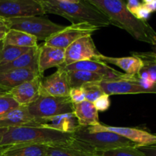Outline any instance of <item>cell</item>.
<instances>
[{
  "label": "cell",
  "instance_id": "6da1fadb",
  "mask_svg": "<svg viewBox=\"0 0 156 156\" xmlns=\"http://www.w3.org/2000/svg\"><path fill=\"white\" fill-rule=\"evenodd\" d=\"M105 14L111 24L125 30L133 38L156 46V32L145 21L137 19L128 11L127 0H86Z\"/></svg>",
  "mask_w": 156,
  "mask_h": 156
},
{
  "label": "cell",
  "instance_id": "7a4b0ae2",
  "mask_svg": "<svg viewBox=\"0 0 156 156\" xmlns=\"http://www.w3.org/2000/svg\"><path fill=\"white\" fill-rule=\"evenodd\" d=\"M46 14L59 15L72 24H88L94 27H108L109 18L86 0L77 2H63L57 0H41Z\"/></svg>",
  "mask_w": 156,
  "mask_h": 156
},
{
  "label": "cell",
  "instance_id": "3957f363",
  "mask_svg": "<svg viewBox=\"0 0 156 156\" xmlns=\"http://www.w3.org/2000/svg\"><path fill=\"white\" fill-rule=\"evenodd\" d=\"M73 140V133L48 128L24 126L9 128L0 142V147L21 144H43L52 146L66 144Z\"/></svg>",
  "mask_w": 156,
  "mask_h": 156
},
{
  "label": "cell",
  "instance_id": "277c9868",
  "mask_svg": "<svg viewBox=\"0 0 156 156\" xmlns=\"http://www.w3.org/2000/svg\"><path fill=\"white\" fill-rule=\"evenodd\" d=\"M73 138L93 152H102L123 146H136L130 140L110 131L90 132L88 126H80L73 133Z\"/></svg>",
  "mask_w": 156,
  "mask_h": 156
},
{
  "label": "cell",
  "instance_id": "5b68a950",
  "mask_svg": "<svg viewBox=\"0 0 156 156\" xmlns=\"http://www.w3.org/2000/svg\"><path fill=\"white\" fill-rule=\"evenodd\" d=\"M9 29L21 30L35 37L37 41H44L60 30L66 26L57 24L42 16H28L3 20Z\"/></svg>",
  "mask_w": 156,
  "mask_h": 156
},
{
  "label": "cell",
  "instance_id": "8992f818",
  "mask_svg": "<svg viewBox=\"0 0 156 156\" xmlns=\"http://www.w3.org/2000/svg\"><path fill=\"white\" fill-rule=\"evenodd\" d=\"M27 109L34 118H44L73 113V103L69 97H54L41 94L36 101L27 106Z\"/></svg>",
  "mask_w": 156,
  "mask_h": 156
},
{
  "label": "cell",
  "instance_id": "52a82bcc",
  "mask_svg": "<svg viewBox=\"0 0 156 156\" xmlns=\"http://www.w3.org/2000/svg\"><path fill=\"white\" fill-rule=\"evenodd\" d=\"M41 0H0V19L42 16L45 15Z\"/></svg>",
  "mask_w": 156,
  "mask_h": 156
},
{
  "label": "cell",
  "instance_id": "ba28073f",
  "mask_svg": "<svg viewBox=\"0 0 156 156\" xmlns=\"http://www.w3.org/2000/svg\"><path fill=\"white\" fill-rule=\"evenodd\" d=\"M99 28L88 24H72L46 40L44 44L66 50L70 44L86 35H91Z\"/></svg>",
  "mask_w": 156,
  "mask_h": 156
},
{
  "label": "cell",
  "instance_id": "9c48e42d",
  "mask_svg": "<svg viewBox=\"0 0 156 156\" xmlns=\"http://www.w3.org/2000/svg\"><path fill=\"white\" fill-rule=\"evenodd\" d=\"M100 54L96 48L91 35H86L70 44L65 50L63 66H68L81 61L96 59Z\"/></svg>",
  "mask_w": 156,
  "mask_h": 156
},
{
  "label": "cell",
  "instance_id": "30bf717a",
  "mask_svg": "<svg viewBox=\"0 0 156 156\" xmlns=\"http://www.w3.org/2000/svg\"><path fill=\"white\" fill-rule=\"evenodd\" d=\"M90 132H100V131H110L127 140L136 144V146H148L156 144V135L138 128L122 127V126H112L99 123L94 126H88Z\"/></svg>",
  "mask_w": 156,
  "mask_h": 156
},
{
  "label": "cell",
  "instance_id": "8fae6325",
  "mask_svg": "<svg viewBox=\"0 0 156 156\" xmlns=\"http://www.w3.org/2000/svg\"><path fill=\"white\" fill-rule=\"evenodd\" d=\"M70 88L67 73L62 66L59 67L56 73L41 77V94L54 97H69Z\"/></svg>",
  "mask_w": 156,
  "mask_h": 156
},
{
  "label": "cell",
  "instance_id": "7c38bea8",
  "mask_svg": "<svg viewBox=\"0 0 156 156\" xmlns=\"http://www.w3.org/2000/svg\"><path fill=\"white\" fill-rule=\"evenodd\" d=\"M27 126L44 127L60 132L73 133L79 125L76 116L73 112L44 118H35Z\"/></svg>",
  "mask_w": 156,
  "mask_h": 156
},
{
  "label": "cell",
  "instance_id": "4fadbf2b",
  "mask_svg": "<svg viewBox=\"0 0 156 156\" xmlns=\"http://www.w3.org/2000/svg\"><path fill=\"white\" fill-rule=\"evenodd\" d=\"M66 72L73 71V70H82V71L91 72L97 73L104 76L105 81H114L120 79L124 76L125 73H122L112 67L109 66L108 64L97 59H89V60L81 61L75 62L68 66H62Z\"/></svg>",
  "mask_w": 156,
  "mask_h": 156
},
{
  "label": "cell",
  "instance_id": "5bb4252c",
  "mask_svg": "<svg viewBox=\"0 0 156 156\" xmlns=\"http://www.w3.org/2000/svg\"><path fill=\"white\" fill-rule=\"evenodd\" d=\"M43 76H39L12 88L9 94L20 106H28L37 100L41 95V81Z\"/></svg>",
  "mask_w": 156,
  "mask_h": 156
},
{
  "label": "cell",
  "instance_id": "9a60e30c",
  "mask_svg": "<svg viewBox=\"0 0 156 156\" xmlns=\"http://www.w3.org/2000/svg\"><path fill=\"white\" fill-rule=\"evenodd\" d=\"M65 61V50L50 46H39L38 53V70L41 76L48 69L62 66Z\"/></svg>",
  "mask_w": 156,
  "mask_h": 156
},
{
  "label": "cell",
  "instance_id": "2e32d148",
  "mask_svg": "<svg viewBox=\"0 0 156 156\" xmlns=\"http://www.w3.org/2000/svg\"><path fill=\"white\" fill-rule=\"evenodd\" d=\"M41 76L38 72L30 69H18L0 73V90L8 92L20 84Z\"/></svg>",
  "mask_w": 156,
  "mask_h": 156
},
{
  "label": "cell",
  "instance_id": "e0dca14e",
  "mask_svg": "<svg viewBox=\"0 0 156 156\" xmlns=\"http://www.w3.org/2000/svg\"><path fill=\"white\" fill-rule=\"evenodd\" d=\"M38 53H39V46L30 48L27 52L18 56L15 60L0 65V73H5V72L18 69H30L39 73Z\"/></svg>",
  "mask_w": 156,
  "mask_h": 156
},
{
  "label": "cell",
  "instance_id": "ac0fdd59",
  "mask_svg": "<svg viewBox=\"0 0 156 156\" xmlns=\"http://www.w3.org/2000/svg\"><path fill=\"white\" fill-rule=\"evenodd\" d=\"M96 59L107 64L117 66L125 72V74L129 76H137L143 67V61L135 56L126 57H111L100 53Z\"/></svg>",
  "mask_w": 156,
  "mask_h": 156
},
{
  "label": "cell",
  "instance_id": "d6986e66",
  "mask_svg": "<svg viewBox=\"0 0 156 156\" xmlns=\"http://www.w3.org/2000/svg\"><path fill=\"white\" fill-rule=\"evenodd\" d=\"M27 106H18L0 117V128L29 126L34 120Z\"/></svg>",
  "mask_w": 156,
  "mask_h": 156
},
{
  "label": "cell",
  "instance_id": "ffe728a7",
  "mask_svg": "<svg viewBox=\"0 0 156 156\" xmlns=\"http://www.w3.org/2000/svg\"><path fill=\"white\" fill-rule=\"evenodd\" d=\"M73 114L80 126H91L99 124L98 111L92 102L85 100L78 104H73Z\"/></svg>",
  "mask_w": 156,
  "mask_h": 156
},
{
  "label": "cell",
  "instance_id": "44dd1931",
  "mask_svg": "<svg viewBox=\"0 0 156 156\" xmlns=\"http://www.w3.org/2000/svg\"><path fill=\"white\" fill-rule=\"evenodd\" d=\"M46 156H95V152L74 140L66 144L49 146Z\"/></svg>",
  "mask_w": 156,
  "mask_h": 156
},
{
  "label": "cell",
  "instance_id": "7402d4cb",
  "mask_svg": "<svg viewBox=\"0 0 156 156\" xmlns=\"http://www.w3.org/2000/svg\"><path fill=\"white\" fill-rule=\"evenodd\" d=\"M49 146L43 144H21L7 146L5 156H46Z\"/></svg>",
  "mask_w": 156,
  "mask_h": 156
},
{
  "label": "cell",
  "instance_id": "603a6c76",
  "mask_svg": "<svg viewBox=\"0 0 156 156\" xmlns=\"http://www.w3.org/2000/svg\"><path fill=\"white\" fill-rule=\"evenodd\" d=\"M37 39L35 37L29 34L21 31V30L9 29L6 32L2 43L6 45L32 48V47H37Z\"/></svg>",
  "mask_w": 156,
  "mask_h": 156
},
{
  "label": "cell",
  "instance_id": "cb8c5ba5",
  "mask_svg": "<svg viewBox=\"0 0 156 156\" xmlns=\"http://www.w3.org/2000/svg\"><path fill=\"white\" fill-rule=\"evenodd\" d=\"M67 73L69 84L70 88L82 87V85L91 82H99L105 81V78L97 73L91 72L82 71V70H73Z\"/></svg>",
  "mask_w": 156,
  "mask_h": 156
},
{
  "label": "cell",
  "instance_id": "d4e9b609",
  "mask_svg": "<svg viewBox=\"0 0 156 156\" xmlns=\"http://www.w3.org/2000/svg\"><path fill=\"white\" fill-rule=\"evenodd\" d=\"M29 49L30 48L6 45L3 44L2 41H0V65L15 60L18 56L27 52Z\"/></svg>",
  "mask_w": 156,
  "mask_h": 156
},
{
  "label": "cell",
  "instance_id": "484cf974",
  "mask_svg": "<svg viewBox=\"0 0 156 156\" xmlns=\"http://www.w3.org/2000/svg\"><path fill=\"white\" fill-rule=\"evenodd\" d=\"M95 154L103 156H146L136 146H123Z\"/></svg>",
  "mask_w": 156,
  "mask_h": 156
},
{
  "label": "cell",
  "instance_id": "4316f807",
  "mask_svg": "<svg viewBox=\"0 0 156 156\" xmlns=\"http://www.w3.org/2000/svg\"><path fill=\"white\" fill-rule=\"evenodd\" d=\"M141 60L143 62V67L137 76L140 79L149 80L156 83V61L147 59Z\"/></svg>",
  "mask_w": 156,
  "mask_h": 156
},
{
  "label": "cell",
  "instance_id": "83f0119b",
  "mask_svg": "<svg viewBox=\"0 0 156 156\" xmlns=\"http://www.w3.org/2000/svg\"><path fill=\"white\" fill-rule=\"evenodd\" d=\"M99 82H91L82 85V88L85 93V100L93 103L102 94H105L101 87L99 85Z\"/></svg>",
  "mask_w": 156,
  "mask_h": 156
},
{
  "label": "cell",
  "instance_id": "f1b7e54d",
  "mask_svg": "<svg viewBox=\"0 0 156 156\" xmlns=\"http://www.w3.org/2000/svg\"><path fill=\"white\" fill-rule=\"evenodd\" d=\"M18 106L20 105L15 101L9 93H6L4 95L0 96V117L18 108Z\"/></svg>",
  "mask_w": 156,
  "mask_h": 156
},
{
  "label": "cell",
  "instance_id": "f546056e",
  "mask_svg": "<svg viewBox=\"0 0 156 156\" xmlns=\"http://www.w3.org/2000/svg\"><path fill=\"white\" fill-rule=\"evenodd\" d=\"M94 107L98 111H106L109 109L111 106V100H110V95L107 94H102L94 102H93Z\"/></svg>",
  "mask_w": 156,
  "mask_h": 156
},
{
  "label": "cell",
  "instance_id": "4dcf8cb0",
  "mask_svg": "<svg viewBox=\"0 0 156 156\" xmlns=\"http://www.w3.org/2000/svg\"><path fill=\"white\" fill-rule=\"evenodd\" d=\"M70 100L73 104H78L82 102L85 100V93L82 87H76V88H71L69 94Z\"/></svg>",
  "mask_w": 156,
  "mask_h": 156
},
{
  "label": "cell",
  "instance_id": "1f68e13d",
  "mask_svg": "<svg viewBox=\"0 0 156 156\" xmlns=\"http://www.w3.org/2000/svg\"><path fill=\"white\" fill-rule=\"evenodd\" d=\"M151 12L149 10V9L146 8V6L143 3H141L140 6L137 8L133 12L132 15H133L135 18H136L137 19L141 20V21H147L148 18L150 17Z\"/></svg>",
  "mask_w": 156,
  "mask_h": 156
},
{
  "label": "cell",
  "instance_id": "d6a6232c",
  "mask_svg": "<svg viewBox=\"0 0 156 156\" xmlns=\"http://www.w3.org/2000/svg\"><path fill=\"white\" fill-rule=\"evenodd\" d=\"M152 52H131L132 56H135L140 59H147L156 61V46H153Z\"/></svg>",
  "mask_w": 156,
  "mask_h": 156
},
{
  "label": "cell",
  "instance_id": "836d02e7",
  "mask_svg": "<svg viewBox=\"0 0 156 156\" xmlns=\"http://www.w3.org/2000/svg\"><path fill=\"white\" fill-rule=\"evenodd\" d=\"M146 156H156V144L136 146Z\"/></svg>",
  "mask_w": 156,
  "mask_h": 156
},
{
  "label": "cell",
  "instance_id": "e575fe53",
  "mask_svg": "<svg viewBox=\"0 0 156 156\" xmlns=\"http://www.w3.org/2000/svg\"><path fill=\"white\" fill-rule=\"evenodd\" d=\"M141 5L140 0H127L126 1V7H127L128 11L130 12L131 14L133 13L135 9H136L139 6Z\"/></svg>",
  "mask_w": 156,
  "mask_h": 156
},
{
  "label": "cell",
  "instance_id": "d590c367",
  "mask_svg": "<svg viewBox=\"0 0 156 156\" xmlns=\"http://www.w3.org/2000/svg\"><path fill=\"white\" fill-rule=\"evenodd\" d=\"M143 4H144V3H143ZM144 5L146 6V8L150 11L151 13L156 12V0L151 2L150 3H147V4Z\"/></svg>",
  "mask_w": 156,
  "mask_h": 156
},
{
  "label": "cell",
  "instance_id": "8d00e7d4",
  "mask_svg": "<svg viewBox=\"0 0 156 156\" xmlns=\"http://www.w3.org/2000/svg\"><path fill=\"white\" fill-rule=\"evenodd\" d=\"M9 29L6 27V25L5 24L4 21L3 20H0V31H4L7 32Z\"/></svg>",
  "mask_w": 156,
  "mask_h": 156
},
{
  "label": "cell",
  "instance_id": "74e56055",
  "mask_svg": "<svg viewBox=\"0 0 156 156\" xmlns=\"http://www.w3.org/2000/svg\"><path fill=\"white\" fill-rule=\"evenodd\" d=\"M7 130H8V128H0V142H1L4 134L7 132Z\"/></svg>",
  "mask_w": 156,
  "mask_h": 156
},
{
  "label": "cell",
  "instance_id": "f35d334b",
  "mask_svg": "<svg viewBox=\"0 0 156 156\" xmlns=\"http://www.w3.org/2000/svg\"><path fill=\"white\" fill-rule=\"evenodd\" d=\"M59 2H77L79 0H57Z\"/></svg>",
  "mask_w": 156,
  "mask_h": 156
},
{
  "label": "cell",
  "instance_id": "ab89813d",
  "mask_svg": "<svg viewBox=\"0 0 156 156\" xmlns=\"http://www.w3.org/2000/svg\"><path fill=\"white\" fill-rule=\"evenodd\" d=\"M5 34H6V32L0 31V41H3V39H4L5 36Z\"/></svg>",
  "mask_w": 156,
  "mask_h": 156
},
{
  "label": "cell",
  "instance_id": "60d3db41",
  "mask_svg": "<svg viewBox=\"0 0 156 156\" xmlns=\"http://www.w3.org/2000/svg\"><path fill=\"white\" fill-rule=\"evenodd\" d=\"M6 147H7V146H3V147H0V155H1V154H2L3 152H4V151L5 150Z\"/></svg>",
  "mask_w": 156,
  "mask_h": 156
},
{
  "label": "cell",
  "instance_id": "b9f144b4",
  "mask_svg": "<svg viewBox=\"0 0 156 156\" xmlns=\"http://www.w3.org/2000/svg\"><path fill=\"white\" fill-rule=\"evenodd\" d=\"M143 1L144 4H147V3H150L151 2L154 1V0H143Z\"/></svg>",
  "mask_w": 156,
  "mask_h": 156
},
{
  "label": "cell",
  "instance_id": "7bdbcfd3",
  "mask_svg": "<svg viewBox=\"0 0 156 156\" xmlns=\"http://www.w3.org/2000/svg\"><path fill=\"white\" fill-rule=\"evenodd\" d=\"M7 92H3V91H0V96H2L4 95L5 94H6Z\"/></svg>",
  "mask_w": 156,
  "mask_h": 156
},
{
  "label": "cell",
  "instance_id": "ee69618b",
  "mask_svg": "<svg viewBox=\"0 0 156 156\" xmlns=\"http://www.w3.org/2000/svg\"><path fill=\"white\" fill-rule=\"evenodd\" d=\"M95 156H103L101 155H99V154H95Z\"/></svg>",
  "mask_w": 156,
  "mask_h": 156
},
{
  "label": "cell",
  "instance_id": "f6af8a7d",
  "mask_svg": "<svg viewBox=\"0 0 156 156\" xmlns=\"http://www.w3.org/2000/svg\"><path fill=\"white\" fill-rule=\"evenodd\" d=\"M0 156H5V155H3V153H2V154H1V155H0Z\"/></svg>",
  "mask_w": 156,
  "mask_h": 156
},
{
  "label": "cell",
  "instance_id": "bcb514c9",
  "mask_svg": "<svg viewBox=\"0 0 156 156\" xmlns=\"http://www.w3.org/2000/svg\"><path fill=\"white\" fill-rule=\"evenodd\" d=\"M0 20H1V19H0Z\"/></svg>",
  "mask_w": 156,
  "mask_h": 156
}]
</instances>
